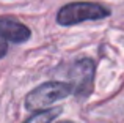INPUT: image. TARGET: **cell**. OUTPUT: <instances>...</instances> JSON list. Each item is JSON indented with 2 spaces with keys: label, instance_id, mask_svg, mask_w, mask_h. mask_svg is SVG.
<instances>
[{
  "label": "cell",
  "instance_id": "obj_1",
  "mask_svg": "<svg viewBox=\"0 0 124 123\" xmlns=\"http://www.w3.org/2000/svg\"><path fill=\"white\" fill-rule=\"evenodd\" d=\"M72 95V85L69 82H46L31 90L25 98V107L28 111H44L54 103Z\"/></svg>",
  "mask_w": 124,
  "mask_h": 123
},
{
  "label": "cell",
  "instance_id": "obj_4",
  "mask_svg": "<svg viewBox=\"0 0 124 123\" xmlns=\"http://www.w3.org/2000/svg\"><path fill=\"white\" fill-rule=\"evenodd\" d=\"M0 35L11 43H25L30 38L31 32L27 25L21 24L17 19L11 16H3L0 18Z\"/></svg>",
  "mask_w": 124,
  "mask_h": 123
},
{
  "label": "cell",
  "instance_id": "obj_3",
  "mask_svg": "<svg viewBox=\"0 0 124 123\" xmlns=\"http://www.w3.org/2000/svg\"><path fill=\"white\" fill-rule=\"evenodd\" d=\"M69 84L72 85V93L77 98L83 99L93 92V80H94V63L90 59L79 60L71 66Z\"/></svg>",
  "mask_w": 124,
  "mask_h": 123
},
{
  "label": "cell",
  "instance_id": "obj_2",
  "mask_svg": "<svg viewBox=\"0 0 124 123\" xmlns=\"http://www.w3.org/2000/svg\"><path fill=\"white\" fill-rule=\"evenodd\" d=\"M110 16L108 8L93 2H74L64 5L57 14V22L60 25H76L85 21H99Z\"/></svg>",
  "mask_w": 124,
  "mask_h": 123
},
{
  "label": "cell",
  "instance_id": "obj_6",
  "mask_svg": "<svg viewBox=\"0 0 124 123\" xmlns=\"http://www.w3.org/2000/svg\"><path fill=\"white\" fill-rule=\"evenodd\" d=\"M6 51H8V46H6V41H5V38H3L2 35H0V59L6 55Z\"/></svg>",
  "mask_w": 124,
  "mask_h": 123
},
{
  "label": "cell",
  "instance_id": "obj_5",
  "mask_svg": "<svg viewBox=\"0 0 124 123\" xmlns=\"http://www.w3.org/2000/svg\"><path fill=\"white\" fill-rule=\"evenodd\" d=\"M60 114H61V107L39 111V112H36V114H33L27 122H24V123H50V122H54Z\"/></svg>",
  "mask_w": 124,
  "mask_h": 123
}]
</instances>
